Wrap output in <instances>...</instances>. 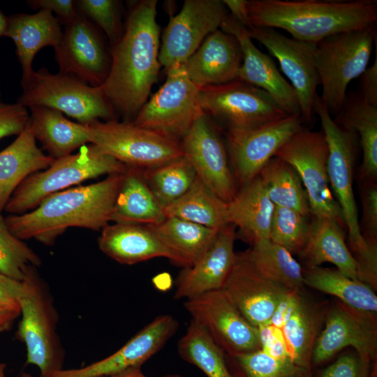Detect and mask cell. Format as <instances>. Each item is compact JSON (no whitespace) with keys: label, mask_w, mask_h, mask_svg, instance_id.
Returning <instances> with one entry per match:
<instances>
[{"label":"cell","mask_w":377,"mask_h":377,"mask_svg":"<svg viewBox=\"0 0 377 377\" xmlns=\"http://www.w3.org/2000/svg\"><path fill=\"white\" fill-rule=\"evenodd\" d=\"M20 315V311L0 306V332L8 330Z\"/></svg>","instance_id":"11a10c76"},{"label":"cell","mask_w":377,"mask_h":377,"mask_svg":"<svg viewBox=\"0 0 377 377\" xmlns=\"http://www.w3.org/2000/svg\"><path fill=\"white\" fill-rule=\"evenodd\" d=\"M177 320L161 315L139 331L118 350L99 361L77 369H62L48 377H107L141 366L178 330Z\"/></svg>","instance_id":"44dd1931"},{"label":"cell","mask_w":377,"mask_h":377,"mask_svg":"<svg viewBox=\"0 0 377 377\" xmlns=\"http://www.w3.org/2000/svg\"><path fill=\"white\" fill-rule=\"evenodd\" d=\"M0 363H1V362H0Z\"/></svg>","instance_id":"94428289"},{"label":"cell","mask_w":377,"mask_h":377,"mask_svg":"<svg viewBox=\"0 0 377 377\" xmlns=\"http://www.w3.org/2000/svg\"><path fill=\"white\" fill-rule=\"evenodd\" d=\"M126 165L90 143L77 153L55 159L46 169L26 178L15 189L4 211L22 214L35 209L54 193L104 175L123 172Z\"/></svg>","instance_id":"5b68a950"},{"label":"cell","mask_w":377,"mask_h":377,"mask_svg":"<svg viewBox=\"0 0 377 377\" xmlns=\"http://www.w3.org/2000/svg\"><path fill=\"white\" fill-rule=\"evenodd\" d=\"M198 101L206 115L230 128H247L280 119L288 114L264 90L239 80L199 89Z\"/></svg>","instance_id":"7c38bea8"},{"label":"cell","mask_w":377,"mask_h":377,"mask_svg":"<svg viewBox=\"0 0 377 377\" xmlns=\"http://www.w3.org/2000/svg\"><path fill=\"white\" fill-rule=\"evenodd\" d=\"M5 369L6 364L4 363H0V377H5ZM21 377H34L31 374L29 373H22Z\"/></svg>","instance_id":"680465c9"},{"label":"cell","mask_w":377,"mask_h":377,"mask_svg":"<svg viewBox=\"0 0 377 377\" xmlns=\"http://www.w3.org/2000/svg\"><path fill=\"white\" fill-rule=\"evenodd\" d=\"M313 377H376V361L361 357L357 352L347 353Z\"/></svg>","instance_id":"f6af8a7d"},{"label":"cell","mask_w":377,"mask_h":377,"mask_svg":"<svg viewBox=\"0 0 377 377\" xmlns=\"http://www.w3.org/2000/svg\"><path fill=\"white\" fill-rule=\"evenodd\" d=\"M100 250L123 265H133L154 258H165L178 265L175 256L149 226L114 223L102 229Z\"/></svg>","instance_id":"d4e9b609"},{"label":"cell","mask_w":377,"mask_h":377,"mask_svg":"<svg viewBox=\"0 0 377 377\" xmlns=\"http://www.w3.org/2000/svg\"><path fill=\"white\" fill-rule=\"evenodd\" d=\"M223 2L235 20L248 30L252 28L249 19L247 0H223Z\"/></svg>","instance_id":"db71d44e"},{"label":"cell","mask_w":377,"mask_h":377,"mask_svg":"<svg viewBox=\"0 0 377 377\" xmlns=\"http://www.w3.org/2000/svg\"><path fill=\"white\" fill-rule=\"evenodd\" d=\"M54 51L59 73L74 76L93 87L101 86L106 80L110 53L98 27L78 11L75 19L65 26Z\"/></svg>","instance_id":"2e32d148"},{"label":"cell","mask_w":377,"mask_h":377,"mask_svg":"<svg viewBox=\"0 0 377 377\" xmlns=\"http://www.w3.org/2000/svg\"><path fill=\"white\" fill-rule=\"evenodd\" d=\"M107 377H149L145 375L141 370V367H135L127 369L121 373ZM162 377H184L179 374H170Z\"/></svg>","instance_id":"9f6ffc18"},{"label":"cell","mask_w":377,"mask_h":377,"mask_svg":"<svg viewBox=\"0 0 377 377\" xmlns=\"http://www.w3.org/2000/svg\"><path fill=\"white\" fill-rule=\"evenodd\" d=\"M242 53L237 39L218 29L207 36L185 62L188 78L199 89L237 80Z\"/></svg>","instance_id":"cb8c5ba5"},{"label":"cell","mask_w":377,"mask_h":377,"mask_svg":"<svg viewBox=\"0 0 377 377\" xmlns=\"http://www.w3.org/2000/svg\"><path fill=\"white\" fill-rule=\"evenodd\" d=\"M325 328L318 335L311 364L318 365L344 348L353 347L361 357L376 361L377 318L357 311L341 301L327 309Z\"/></svg>","instance_id":"ac0fdd59"},{"label":"cell","mask_w":377,"mask_h":377,"mask_svg":"<svg viewBox=\"0 0 377 377\" xmlns=\"http://www.w3.org/2000/svg\"><path fill=\"white\" fill-rule=\"evenodd\" d=\"M177 350L184 360L197 367L207 377H236L228 366L224 351L193 320L179 340Z\"/></svg>","instance_id":"74e56055"},{"label":"cell","mask_w":377,"mask_h":377,"mask_svg":"<svg viewBox=\"0 0 377 377\" xmlns=\"http://www.w3.org/2000/svg\"><path fill=\"white\" fill-rule=\"evenodd\" d=\"M41 263L38 254L9 230L0 214V272L22 281L29 266L37 267Z\"/></svg>","instance_id":"b9f144b4"},{"label":"cell","mask_w":377,"mask_h":377,"mask_svg":"<svg viewBox=\"0 0 377 377\" xmlns=\"http://www.w3.org/2000/svg\"><path fill=\"white\" fill-rule=\"evenodd\" d=\"M143 176L163 209L182 196L196 178L193 168L184 156L146 168L143 170Z\"/></svg>","instance_id":"ab89813d"},{"label":"cell","mask_w":377,"mask_h":377,"mask_svg":"<svg viewBox=\"0 0 377 377\" xmlns=\"http://www.w3.org/2000/svg\"><path fill=\"white\" fill-rule=\"evenodd\" d=\"M258 329L261 350L276 358L290 359L280 329L271 325H263Z\"/></svg>","instance_id":"c3c4849f"},{"label":"cell","mask_w":377,"mask_h":377,"mask_svg":"<svg viewBox=\"0 0 377 377\" xmlns=\"http://www.w3.org/2000/svg\"><path fill=\"white\" fill-rule=\"evenodd\" d=\"M375 59L361 75V96L369 104L377 106V40L375 41Z\"/></svg>","instance_id":"f5cc1de1"},{"label":"cell","mask_w":377,"mask_h":377,"mask_svg":"<svg viewBox=\"0 0 377 377\" xmlns=\"http://www.w3.org/2000/svg\"><path fill=\"white\" fill-rule=\"evenodd\" d=\"M22 94L17 103L29 108H53L88 124L100 119L116 120V113L101 87H93L64 73H51L43 68L21 80Z\"/></svg>","instance_id":"ba28073f"},{"label":"cell","mask_w":377,"mask_h":377,"mask_svg":"<svg viewBox=\"0 0 377 377\" xmlns=\"http://www.w3.org/2000/svg\"><path fill=\"white\" fill-rule=\"evenodd\" d=\"M163 85L137 114L132 123L179 142L202 115L198 88L188 78L185 64L166 70Z\"/></svg>","instance_id":"30bf717a"},{"label":"cell","mask_w":377,"mask_h":377,"mask_svg":"<svg viewBox=\"0 0 377 377\" xmlns=\"http://www.w3.org/2000/svg\"><path fill=\"white\" fill-rule=\"evenodd\" d=\"M362 207L360 228L364 239H377V186L376 182L363 181Z\"/></svg>","instance_id":"bcb514c9"},{"label":"cell","mask_w":377,"mask_h":377,"mask_svg":"<svg viewBox=\"0 0 377 377\" xmlns=\"http://www.w3.org/2000/svg\"><path fill=\"white\" fill-rule=\"evenodd\" d=\"M297 172L306 192L311 214L345 225L339 205L332 194L327 175L328 147L322 131L302 127L276 153Z\"/></svg>","instance_id":"9c48e42d"},{"label":"cell","mask_w":377,"mask_h":377,"mask_svg":"<svg viewBox=\"0 0 377 377\" xmlns=\"http://www.w3.org/2000/svg\"><path fill=\"white\" fill-rule=\"evenodd\" d=\"M29 108L32 133L41 143L42 150L54 160L70 155L89 142L85 124L72 121L53 108L39 105Z\"/></svg>","instance_id":"f546056e"},{"label":"cell","mask_w":377,"mask_h":377,"mask_svg":"<svg viewBox=\"0 0 377 377\" xmlns=\"http://www.w3.org/2000/svg\"><path fill=\"white\" fill-rule=\"evenodd\" d=\"M327 309L302 295L294 313L281 329L288 355L296 364L312 370L313 349Z\"/></svg>","instance_id":"836d02e7"},{"label":"cell","mask_w":377,"mask_h":377,"mask_svg":"<svg viewBox=\"0 0 377 377\" xmlns=\"http://www.w3.org/2000/svg\"><path fill=\"white\" fill-rule=\"evenodd\" d=\"M184 308L229 356L261 350L258 327L239 312L223 289L186 300Z\"/></svg>","instance_id":"4fadbf2b"},{"label":"cell","mask_w":377,"mask_h":377,"mask_svg":"<svg viewBox=\"0 0 377 377\" xmlns=\"http://www.w3.org/2000/svg\"><path fill=\"white\" fill-rule=\"evenodd\" d=\"M22 285L16 337L26 346V363L36 366L40 377H48L64 369L65 351L57 332L59 314L36 267L27 268Z\"/></svg>","instance_id":"277c9868"},{"label":"cell","mask_w":377,"mask_h":377,"mask_svg":"<svg viewBox=\"0 0 377 377\" xmlns=\"http://www.w3.org/2000/svg\"><path fill=\"white\" fill-rule=\"evenodd\" d=\"M376 36L374 25L334 34L315 44L314 61L322 86L320 97L331 114L340 111L349 83L368 67Z\"/></svg>","instance_id":"52a82bcc"},{"label":"cell","mask_w":377,"mask_h":377,"mask_svg":"<svg viewBox=\"0 0 377 377\" xmlns=\"http://www.w3.org/2000/svg\"><path fill=\"white\" fill-rule=\"evenodd\" d=\"M27 3L33 9L54 13L59 24L65 26L70 24L77 14L75 1L72 0H30Z\"/></svg>","instance_id":"681fc988"},{"label":"cell","mask_w":377,"mask_h":377,"mask_svg":"<svg viewBox=\"0 0 377 377\" xmlns=\"http://www.w3.org/2000/svg\"><path fill=\"white\" fill-rule=\"evenodd\" d=\"M85 126L89 143L126 166L146 169L183 156L179 142L132 122L96 120Z\"/></svg>","instance_id":"8fae6325"},{"label":"cell","mask_w":377,"mask_h":377,"mask_svg":"<svg viewBox=\"0 0 377 377\" xmlns=\"http://www.w3.org/2000/svg\"><path fill=\"white\" fill-rule=\"evenodd\" d=\"M221 289L242 316L256 327L267 325L281 299L289 290H293L265 277L246 251L236 253Z\"/></svg>","instance_id":"ffe728a7"},{"label":"cell","mask_w":377,"mask_h":377,"mask_svg":"<svg viewBox=\"0 0 377 377\" xmlns=\"http://www.w3.org/2000/svg\"><path fill=\"white\" fill-rule=\"evenodd\" d=\"M22 281H16L0 272V306L20 311Z\"/></svg>","instance_id":"816d5d0a"},{"label":"cell","mask_w":377,"mask_h":377,"mask_svg":"<svg viewBox=\"0 0 377 377\" xmlns=\"http://www.w3.org/2000/svg\"><path fill=\"white\" fill-rule=\"evenodd\" d=\"M165 217H175L219 229L229 223L227 202L214 194L197 177L190 188L165 207Z\"/></svg>","instance_id":"d590c367"},{"label":"cell","mask_w":377,"mask_h":377,"mask_svg":"<svg viewBox=\"0 0 377 377\" xmlns=\"http://www.w3.org/2000/svg\"><path fill=\"white\" fill-rule=\"evenodd\" d=\"M302 295L301 290H289L278 304L267 325L281 330L294 313Z\"/></svg>","instance_id":"f907efd6"},{"label":"cell","mask_w":377,"mask_h":377,"mask_svg":"<svg viewBox=\"0 0 377 377\" xmlns=\"http://www.w3.org/2000/svg\"><path fill=\"white\" fill-rule=\"evenodd\" d=\"M119 1L114 0H78L76 10L104 31L110 45L122 34Z\"/></svg>","instance_id":"ee69618b"},{"label":"cell","mask_w":377,"mask_h":377,"mask_svg":"<svg viewBox=\"0 0 377 377\" xmlns=\"http://www.w3.org/2000/svg\"><path fill=\"white\" fill-rule=\"evenodd\" d=\"M302 122L300 114H293L251 128L228 129L227 142L235 180L242 186L258 176L277 151L303 127Z\"/></svg>","instance_id":"5bb4252c"},{"label":"cell","mask_w":377,"mask_h":377,"mask_svg":"<svg viewBox=\"0 0 377 377\" xmlns=\"http://www.w3.org/2000/svg\"><path fill=\"white\" fill-rule=\"evenodd\" d=\"M248 31L252 39L263 45L279 61L297 96L302 121H311L320 84L313 55L316 43L287 37L269 27H252Z\"/></svg>","instance_id":"d6986e66"},{"label":"cell","mask_w":377,"mask_h":377,"mask_svg":"<svg viewBox=\"0 0 377 377\" xmlns=\"http://www.w3.org/2000/svg\"><path fill=\"white\" fill-rule=\"evenodd\" d=\"M304 284L336 296L347 306L363 313H377V296L367 283L353 279L337 269L303 268Z\"/></svg>","instance_id":"e575fe53"},{"label":"cell","mask_w":377,"mask_h":377,"mask_svg":"<svg viewBox=\"0 0 377 377\" xmlns=\"http://www.w3.org/2000/svg\"><path fill=\"white\" fill-rule=\"evenodd\" d=\"M255 267L267 279L288 290H301L303 268L293 255L269 239L259 242L246 251Z\"/></svg>","instance_id":"f35d334b"},{"label":"cell","mask_w":377,"mask_h":377,"mask_svg":"<svg viewBox=\"0 0 377 377\" xmlns=\"http://www.w3.org/2000/svg\"><path fill=\"white\" fill-rule=\"evenodd\" d=\"M307 216L293 209L274 206L269 230V240L283 247L292 255L299 254L309 234Z\"/></svg>","instance_id":"7bdbcfd3"},{"label":"cell","mask_w":377,"mask_h":377,"mask_svg":"<svg viewBox=\"0 0 377 377\" xmlns=\"http://www.w3.org/2000/svg\"><path fill=\"white\" fill-rule=\"evenodd\" d=\"M313 111L320 118L328 147L327 168L330 188L335 194L348 229L351 253L356 261L360 260L376 249V244L365 241L360 228L353 187L357 133L353 129L339 125L332 119L318 94L313 102Z\"/></svg>","instance_id":"8992f818"},{"label":"cell","mask_w":377,"mask_h":377,"mask_svg":"<svg viewBox=\"0 0 377 377\" xmlns=\"http://www.w3.org/2000/svg\"><path fill=\"white\" fill-rule=\"evenodd\" d=\"M148 226L183 269L191 267L198 260L220 229L175 217H165L159 223Z\"/></svg>","instance_id":"1f68e13d"},{"label":"cell","mask_w":377,"mask_h":377,"mask_svg":"<svg viewBox=\"0 0 377 377\" xmlns=\"http://www.w3.org/2000/svg\"><path fill=\"white\" fill-rule=\"evenodd\" d=\"M29 114L26 107L17 102L3 103L0 100V140L18 135L26 127Z\"/></svg>","instance_id":"7dc6e473"},{"label":"cell","mask_w":377,"mask_h":377,"mask_svg":"<svg viewBox=\"0 0 377 377\" xmlns=\"http://www.w3.org/2000/svg\"><path fill=\"white\" fill-rule=\"evenodd\" d=\"M298 255L304 268L330 263L347 276L358 280L357 264L346 244L341 226L332 219L313 216L306 242Z\"/></svg>","instance_id":"f1b7e54d"},{"label":"cell","mask_w":377,"mask_h":377,"mask_svg":"<svg viewBox=\"0 0 377 377\" xmlns=\"http://www.w3.org/2000/svg\"><path fill=\"white\" fill-rule=\"evenodd\" d=\"M165 219L143 176L141 168L126 166L112 210L114 223L154 225Z\"/></svg>","instance_id":"4dcf8cb0"},{"label":"cell","mask_w":377,"mask_h":377,"mask_svg":"<svg viewBox=\"0 0 377 377\" xmlns=\"http://www.w3.org/2000/svg\"><path fill=\"white\" fill-rule=\"evenodd\" d=\"M61 24L52 13L39 10L34 14L17 13L8 17L5 36L13 40L25 79L34 71L32 62L38 52L46 47H57L62 36Z\"/></svg>","instance_id":"484cf974"},{"label":"cell","mask_w":377,"mask_h":377,"mask_svg":"<svg viewBox=\"0 0 377 377\" xmlns=\"http://www.w3.org/2000/svg\"><path fill=\"white\" fill-rule=\"evenodd\" d=\"M228 366L236 377H313V371L290 359L272 357L263 350L229 356Z\"/></svg>","instance_id":"60d3db41"},{"label":"cell","mask_w":377,"mask_h":377,"mask_svg":"<svg viewBox=\"0 0 377 377\" xmlns=\"http://www.w3.org/2000/svg\"><path fill=\"white\" fill-rule=\"evenodd\" d=\"M54 161L38 147L28 121L17 138L0 151V214L19 185L29 176L47 168Z\"/></svg>","instance_id":"4316f807"},{"label":"cell","mask_w":377,"mask_h":377,"mask_svg":"<svg viewBox=\"0 0 377 377\" xmlns=\"http://www.w3.org/2000/svg\"><path fill=\"white\" fill-rule=\"evenodd\" d=\"M339 125L353 129L360 137L363 152L360 168L362 181L375 182L377 177V106L367 103L360 93L346 96L337 114Z\"/></svg>","instance_id":"d6a6232c"},{"label":"cell","mask_w":377,"mask_h":377,"mask_svg":"<svg viewBox=\"0 0 377 377\" xmlns=\"http://www.w3.org/2000/svg\"><path fill=\"white\" fill-rule=\"evenodd\" d=\"M247 8L252 27L283 29L313 43L377 21L376 0H247Z\"/></svg>","instance_id":"3957f363"},{"label":"cell","mask_w":377,"mask_h":377,"mask_svg":"<svg viewBox=\"0 0 377 377\" xmlns=\"http://www.w3.org/2000/svg\"><path fill=\"white\" fill-rule=\"evenodd\" d=\"M235 228L228 223L220 228L198 260L183 269L175 281V299L188 300L222 288L235 260Z\"/></svg>","instance_id":"603a6c76"},{"label":"cell","mask_w":377,"mask_h":377,"mask_svg":"<svg viewBox=\"0 0 377 377\" xmlns=\"http://www.w3.org/2000/svg\"><path fill=\"white\" fill-rule=\"evenodd\" d=\"M274 205L258 175L242 186L227 203L229 223L239 228L244 239L251 246L269 239Z\"/></svg>","instance_id":"83f0119b"},{"label":"cell","mask_w":377,"mask_h":377,"mask_svg":"<svg viewBox=\"0 0 377 377\" xmlns=\"http://www.w3.org/2000/svg\"><path fill=\"white\" fill-rule=\"evenodd\" d=\"M220 29L233 36L239 44L242 62L237 79L266 91L288 114H300L295 90L280 73L273 59L255 46L248 30L230 14Z\"/></svg>","instance_id":"7402d4cb"},{"label":"cell","mask_w":377,"mask_h":377,"mask_svg":"<svg viewBox=\"0 0 377 377\" xmlns=\"http://www.w3.org/2000/svg\"><path fill=\"white\" fill-rule=\"evenodd\" d=\"M122 173L51 194L33 210L5 217L6 226L20 239H34L47 246L69 228L103 229L111 221Z\"/></svg>","instance_id":"7a4b0ae2"},{"label":"cell","mask_w":377,"mask_h":377,"mask_svg":"<svg viewBox=\"0 0 377 377\" xmlns=\"http://www.w3.org/2000/svg\"><path fill=\"white\" fill-rule=\"evenodd\" d=\"M8 25V17L0 10V37L5 36Z\"/></svg>","instance_id":"6f0895ef"},{"label":"cell","mask_w":377,"mask_h":377,"mask_svg":"<svg viewBox=\"0 0 377 377\" xmlns=\"http://www.w3.org/2000/svg\"><path fill=\"white\" fill-rule=\"evenodd\" d=\"M228 14L223 1L185 0L163 32L158 60L165 71L184 64Z\"/></svg>","instance_id":"9a60e30c"},{"label":"cell","mask_w":377,"mask_h":377,"mask_svg":"<svg viewBox=\"0 0 377 377\" xmlns=\"http://www.w3.org/2000/svg\"><path fill=\"white\" fill-rule=\"evenodd\" d=\"M156 0H142L129 9L124 29L111 45L108 75L100 86L115 113L132 122L156 82L160 31Z\"/></svg>","instance_id":"6da1fadb"},{"label":"cell","mask_w":377,"mask_h":377,"mask_svg":"<svg viewBox=\"0 0 377 377\" xmlns=\"http://www.w3.org/2000/svg\"><path fill=\"white\" fill-rule=\"evenodd\" d=\"M179 142L196 177L219 198L231 201L237 191L225 145L208 116L200 117Z\"/></svg>","instance_id":"e0dca14e"},{"label":"cell","mask_w":377,"mask_h":377,"mask_svg":"<svg viewBox=\"0 0 377 377\" xmlns=\"http://www.w3.org/2000/svg\"><path fill=\"white\" fill-rule=\"evenodd\" d=\"M267 193L274 205L293 209L309 216V199L295 169L282 159L272 157L260 171Z\"/></svg>","instance_id":"8d00e7d4"},{"label":"cell","mask_w":377,"mask_h":377,"mask_svg":"<svg viewBox=\"0 0 377 377\" xmlns=\"http://www.w3.org/2000/svg\"><path fill=\"white\" fill-rule=\"evenodd\" d=\"M0 96H1V93H0Z\"/></svg>","instance_id":"91938a15"}]
</instances>
